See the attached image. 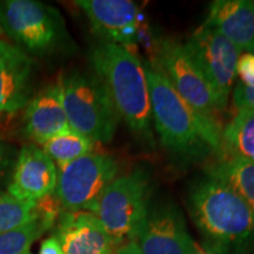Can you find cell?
Returning <instances> with one entry per match:
<instances>
[{"mask_svg": "<svg viewBox=\"0 0 254 254\" xmlns=\"http://www.w3.org/2000/svg\"><path fill=\"white\" fill-rule=\"evenodd\" d=\"M144 67L152 120L161 145L182 157L199 158L215 152L222 158V128L217 120L193 110L152 64Z\"/></svg>", "mask_w": 254, "mask_h": 254, "instance_id": "cell-1", "label": "cell"}, {"mask_svg": "<svg viewBox=\"0 0 254 254\" xmlns=\"http://www.w3.org/2000/svg\"><path fill=\"white\" fill-rule=\"evenodd\" d=\"M193 222L215 254H244L254 246V211L227 186L205 178L189 194Z\"/></svg>", "mask_w": 254, "mask_h": 254, "instance_id": "cell-2", "label": "cell"}, {"mask_svg": "<svg viewBox=\"0 0 254 254\" xmlns=\"http://www.w3.org/2000/svg\"><path fill=\"white\" fill-rule=\"evenodd\" d=\"M93 73L109 92L128 128L145 141L152 140L150 93L145 67L131 50L100 41L90 51Z\"/></svg>", "mask_w": 254, "mask_h": 254, "instance_id": "cell-3", "label": "cell"}, {"mask_svg": "<svg viewBox=\"0 0 254 254\" xmlns=\"http://www.w3.org/2000/svg\"><path fill=\"white\" fill-rule=\"evenodd\" d=\"M60 78L71 129L93 142L112 141L122 119L100 79L94 73L79 69Z\"/></svg>", "mask_w": 254, "mask_h": 254, "instance_id": "cell-4", "label": "cell"}, {"mask_svg": "<svg viewBox=\"0 0 254 254\" xmlns=\"http://www.w3.org/2000/svg\"><path fill=\"white\" fill-rule=\"evenodd\" d=\"M151 180L142 168L118 176L90 211L114 244L135 241L148 214Z\"/></svg>", "mask_w": 254, "mask_h": 254, "instance_id": "cell-5", "label": "cell"}, {"mask_svg": "<svg viewBox=\"0 0 254 254\" xmlns=\"http://www.w3.org/2000/svg\"><path fill=\"white\" fill-rule=\"evenodd\" d=\"M0 27L19 49L31 55L51 52L64 36L59 12L34 0L0 1Z\"/></svg>", "mask_w": 254, "mask_h": 254, "instance_id": "cell-6", "label": "cell"}, {"mask_svg": "<svg viewBox=\"0 0 254 254\" xmlns=\"http://www.w3.org/2000/svg\"><path fill=\"white\" fill-rule=\"evenodd\" d=\"M152 65L163 73L177 93L198 113L215 120V114L226 109L185 44L170 38L159 40Z\"/></svg>", "mask_w": 254, "mask_h": 254, "instance_id": "cell-7", "label": "cell"}, {"mask_svg": "<svg viewBox=\"0 0 254 254\" xmlns=\"http://www.w3.org/2000/svg\"><path fill=\"white\" fill-rule=\"evenodd\" d=\"M117 159L106 153H88L62 168L53 195L65 212H88L118 177Z\"/></svg>", "mask_w": 254, "mask_h": 254, "instance_id": "cell-8", "label": "cell"}, {"mask_svg": "<svg viewBox=\"0 0 254 254\" xmlns=\"http://www.w3.org/2000/svg\"><path fill=\"white\" fill-rule=\"evenodd\" d=\"M185 46L226 107L236 85L240 51L217 31L202 25L190 34Z\"/></svg>", "mask_w": 254, "mask_h": 254, "instance_id": "cell-9", "label": "cell"}, {"mask_svg": "<svg viewBox=\"0 0 254 254\" xmlns=\"http://www.w3.org/2000/svg\"><path fill=\"white\" fill-rule=\"evenodd\" d=\"M75 5L86 15L90 26L101 41L127 50L138 43L140 11L129 0H77Z\"/></svg>", "mask_w": 254, "mask_h": 254, "instance_id": "cell-10", "label": "cell"}, {"mask_svg": "<svg viewBox=\"0 0 254 254\" xmlns=\"http://www.w3.org/2000/svg\"><path fill=\"white\" fill-rule=\"evenodd\" d=\"M58 168L43 148L37 144L21 147L15 161L7 190L21 201H33L55 193Z\"/></svg>", "mask_w": 254, "mask_h": 254, "instance_id": "cell-11", "label": "cell"}, {"mask_svg": "<svg viewBox=\"0 0 254 254\" xmlns=\"http://www.w3.org/2000/svg\"><path fill=\"white\" fill-rule=\"evenodd\" d=\"M136 240L142 254H187L193 243L182 212L172 204L148 209Z\"/></svg>", "mask_w": 254, "mask_h": 254, "instance_id": "cell-12", "label": "cell"}, {"mask_svg": "<svg viewBox=\"0 0 254 254\" xmlns=\"http://www.w3.org/2000/svg\"><path fill=\"white\" fill-rule=\"evenodd\" d=\"M33 68L28 53L0 39V113L14 114L26 107L32 93Z\"/></svg>", "mask_w": 254, "mask_h": 254, "instance_id": "cell-13", "label": "cell"}, {"mask_svg": "<svg viewBox=\"0 0 254 254\" xmlns=\"http://www.w3.org/2000/svg\"><path fill=\"white\" fill-rule=\"evenodd\" d=\"M71 128L64 107L62 78L31 98L24 113V132L34 144L43 145Z\"/></svg>", "mask_w": 254, "mask_h": 254, "instance_id": "cell-14", "label": "cell"}, {"mask_svg": "<svg viewBox=\"0 0 254 254\" xmlns=\"http://www.w3.org/2000/svg\"><path fill=\"white\" fill-rule=\"evenodd\" d=\"M53 236L65 254H113L116 247L99 220L86 211L64 212Z\"/></svg>", "mask_w": 254, "mask_h": 254, "instance_id": "cell-15", "label": "cell"}, {"mask_svg": "<svg viewBox=\"0 0 254 254\" xmlns=\"http://www.w3.org/2000/svg\"><path fill=\"white\" fill-rule=\"evenodd\" d=\"M202 26L217 31L240 52L254 53L253 0H215Z\"/></svg>", "mask_w": 254, "mask_h": 254, "instance_id": "cell-16", "label": "cell"}, {"mask_svg": "<svg viewBox=\"0 0 254 254\" xmlns=\"http://www.w3.org/2000/svg\"><path fill=\"white\" fill-rule=\"evenodd\" d=\"M39 217L23 226L0 234V254H25L36 240L52 228L59 215L60 205L51 194L39 200Z\"/></svg>", "mask_w": 254, "mask_h": 254, "instance_id": "cell-17", "label": "cell"}, {"mask_svg": "<svg viewBox=\"0 0 254 254\" xmlns=\"http://www.w3.org/2000/svg\"><path fill=\"white\" fill-rule=\"evenodd\" d=\"M207 178L221 183L240 196L254 211V163L246 159L224 157L209 165Z\"/></svg>", "mask_w": 254, "mask_h": 254, "instance_id": "cell-18", "label": "cell"}, {"mask_svg": "<svg viewBox=\"0 0 254 254\" xmlns=\"http://www.w3.org/2000/svg\"><path fill=\"white\" fill-rule=\"evenodd\" d=\"M222 158L234 157L254 163V111L237 110L221 131Z\"/></svg>", "mask_w": 254, "mask_h": 254, "instance_id": "cell-19", "label": "cell"}, {"mask_svg": "<svg viewBox=\"0 0 254 254\" xmlns=\"http://www.w3.org/2000/svg\"><path fill=\"white\" fill-rule=\"evenodd\" d=\"M41 148L55 161L57 168H62L82 155L93 152L94 142L69 128L51 138L41 145Z\"/></svg>", "mask_w": 254, "mask_h": 254, "instance_id": "cell-20", "label": "cell"}, {"mask_svg": "<svg viewBox=\"0 0 254 254\" xmlns=\"http://www.w3.org/2000/svg\"><path fill=\"white\" fill-rule=\"evenodd\" d=\"M37 217L38 202L21 201L8 193L0 194V234L23 226Z\"/></svg>", "mask_w": 254, "mask_h": 254, "instance_id": "cell-21", "label": "cell"}, {"mask_svg": "<svg viewBox=\"0 0 254 254\" xmlns=\"http://www.w3.org/2000/svg\"><path fill=\"white\" fill-rule=\"evenodd\" d=\"M237 78L246 87L254 88V53H241L237 64Z\"/></svg>", "mask_w": 254, "mask_h": 254, "instance_id": "cell-22", "label": "cell"}, {"mask_svg": "<svg viewBox=\"0 0 254 254\" xmlns=\"http://www.w3.org/2000/svg\"><path fill=\"white\" fill-rule=\"evenodd\" d=\"M232 99L237 110L254 111V88L246 87L238 81L232 91Z\"/></svg>", "mask_w": 254, "mask_h": 254, "instance_id": "cell-23", "label": "cell"}, {"mask_svg": "<svg viewBox=\"0 0 254 254\" xmlns=\"http://www.w3.org/2000/svg\"><path fill=\"white\" fill-rule=\"evenodd\" d=\"M12 165H14V150L0 139V185L4 183Z\"/></svg>", "mask_w": 254, "mask_h": 254, "instance_id": "cell-24", "label": "cell"}, {"mask_svg": "<svg viewBox=\"0 0 254 254\" xmlns=\"http://www.w3.org/2000/svg\"><path fill=\"white\" fill-rule=\"evenodd\" d=\"M39 254H65L59 241L55 236L47 238L41 243Z\"/></svg>", "mask_w": 254, "mask_h": 254, "instance_id": "cell-25", "label": "cell"}, {"mask_svg": "<svg viewBox=\"0 0 254 254\" xmlns=\"http://www.w3.org/2000/svg\"><path fill=\"white\" fill-rule=\"evenodd\" d=\"M113 254H142V252L136 241H128L120 245Z\"/></svg>", "mask_w": 254, "mask_h": 254, "instance_id": "cell-26", "label": "cell"}, {"mask_svg": "<svg viewBox=\"0 0 254 254\" xmlns=\"http://www.w3.org/2000/svg\"><path fill=\"white\" fill-rule=\"evenodd\" d=\"M187 254H215V253L212 252L211 250H208L207 247L200 246L198 243H195V241L193 240L192 245H190Z\"/></svg>", "mask_w": 254, "mask_h": 254, "instance_id": "cell-27", "label": "cell"}, {"mask_svg": "<svg viewBox=\"0 0 254 254\" xmlns=\"http://www.w3.org/2000/svg\"><path fill=\"white\" fill-rule=\"evenodd\" d=\"M2 33V31H1V27H0V34H1Z\"/></svg>", "mask_w": 254, "mask_h": 254, "instance_id": "cell-28", "label": "cell"}, {"mask_svg": "<svg viewBox=\"0 0 254 254\" xmlns=\"http://www.w3.org/2000/svg\"><path fill=\"white\" fill-rule=\"evenodd\" d=\"M25 254H31V253H30V252H27V253H25Z\"/></svg>", "mask_w": 254, "mask_h": 254, "instance_id": "cell-29", "label": "cell"}]
</instances>
